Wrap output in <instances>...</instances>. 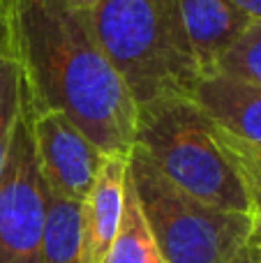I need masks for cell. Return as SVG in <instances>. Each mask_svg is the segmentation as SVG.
I'll return each mask as SVG.
<instances>
[{
	"mask_svg": "<svg viewBox=\"0 0 261 263\" xmlns=\"http://www.w3.org/2000/svg\"><path fill=\"white\" fill-rule=\"evenodd\" d=\"M7 51L32 111L65 114L104 155L132 153L137 104L83 12L63 0H7Z\"/></svg>",
	"mask_w": 261,
	"mask_h": 263,
	"instance_id": "obj_1",
	"label": "cell"
},
{
	"mask_svg": "<svg viewBox=\"0 0 261 263\" xmlns=\"http://www.w3.org/2000/svg\"><path fill=\"white\" fill-rule=\"evenodd\" d=\"M134 104L192 97L201 69L178 0H100L83 12Z\"/></svg>",
	"mask_w": 261,
	"mask_h": 263,
	"instance_id": "obj_2",
	"label": "cell"
},
{
	"mask_svg": "<svg viewBox=\"0 0 261 263\" xmlns=\"http://www.w3.org/2000/svg\"><path fill=\"white\" fill-rule=\"evenodd\" d=\"M132 150L141 153L174 187L201 203L252 213L225 134L192 97L139 106Z\"/></svg>",
	"mask_w": 261,
	"mask_h": 263,
	"instance_id": "obj_3",
	"label": "cell"
},
{
	"mask_svg": "<svg viewBox=\"0 0 261 263\" xmlns=\"http://www.w3.org/2000/svg\"><path fill=\"white\" fill-rule=\"evenodd\" d=\"M127 176L166 263H248L252 213L201 203L171 185L137 150L127 157Z\"/></svg>",
	"mask_w": 261,
	"mask_h": 263,
	"instance_id": "obj_4",
	"label": "cell"
},
{
	"mask_svg": "<svg viewBox=\"0 0 261 263\" xmlns=\"http://www.w3.org/2000/svg\"><path fill=\"white\" fill-rule=\"evenodd\" d=\"M44 185L35 155L28 97L0 171V263H40Z\"/></svg>",
	"mask_w": 261,
	"mask_h": 263,
	"instance_id": "obj_5",
	"label": "cell"
},
{
	"mask_svg": "<svg viewBox=\"0 0 261 263\" xmlns=\"http://www.w3.org/2000/svg\"><path fill=\"white\" fill-rule=\"evenodd\" d=\"M28 97V95H26ZM30 129L44 185L69 201H83L109 155L60 111H32Z\"/></svg>",
	"mask_w": 261,
	"mask_h": 263,
	"instance_id": "obj_6",
	"label": "cell"
},
{
	"mask_svg": "<svg viewBox=\"0 0 261 263\" xmlns=\"http://www.w3.org/2000/svg\"><path fill=\"white\" fill-rule=\"evenodd\" d=\"M127 157L109 155L81 201V263H102L118 236L127 187Z\"/></svg>",
	"mask_w": 261,
	"mask_h": 263,
	"instance_id": "obj_7",
	"label": "cell"
},
{
	"mask_svg": "<svg viewBox=\"0 0 261 263\" xmlns=\"http://www.w3.org/2000/svg\"><path fill=\"white\" fill-rule=\"evenodd\" d=\"M192 100L229 136L261 148V88L229 74L213 72L199 79Z\"/></svg>",
	"mask_w": 261,
	"mask_h": 263,
	"instance_id": "obj_8",
	"label": "cell"
},
{
	"mask_svg": "<svg viewBox=\"0 0 261 263\" xmlns=\"http://www.w3.org/2000/svg\"><path fill=\"white\" fill-rule=\"evenodd\" d=\"M178 7L201 77L215 72L220 58L250 26V18L229 0H178Z\"/></svg>",
	"mask_w": 261,
	"mask_h": 263,
	"instance_id": "obj_9",
	"label": "cell"
},
{
	"mask_svg": "<svg viewBox=\"0 0 261 263\" xmlns=\"http://www.w3.org/2000/svg\"><path fill=\"white\" fill-rule=\"evenodd\" d=\"M40 263H81V201L65 199L46 185Z\"/></svg>",
	"mask_w": 261,
	"mask_h": 263,
	"instance_id": "obj_10",
	"label": "cell"
},
{
	"mask_svg": "<svg viewBox=\"0 0 261 263\" xmlns=\"http://www.w3.org/2000/svg\"><path fill=\"white\" fill-rule=\"evenodd\" d=\"M102 263H166L157 250L155 240H153L146 219H143L141 205H139V199L134 194L129 176L127 187H125V205L118 236L111 242Z\"/></svg>",
	"mask_w": 261,
	"mask_h": 263,
	"instance_id": "obj_11",
	"label": "cell"
},
{
	"mask_svg": "<svg viewBox=\"0 0 261 263\" xmlns=\"http://www.w3.org/2000/svg\"><path fill=\"white\" fill-rule=\"evenodd\" d=\"M26 104V83L18 60L12 53H0V171L5 166L12 136Z\"/></svg>",
	"mask_w": 261,
	"mask_h": 263,
	"instance_id": "obj_12",
	"label": "cell"
},
{
	"mask_svg": "<svg viewBox=\"0 0 261 263\" xmlns=\"http://www.w3.org/2000/svg\"><path fill=\"white\" fill-rule=\"evenodd\" d=\"M215 72L261 88V21H250V26L220 58Z\"/></svg>",
	"mask_w": 261,
	"mask_h": 263,
	"instance_id": "obj_13",
	"label": "cell"
},
{
	"mask_svg": "<svg viewBox=\"0 0 261 263\" xmlns=\"http://www.w3.org/2000/svg\"><path fill=\"white\" fill-rule=\"evenodd\" d=\"M222 134H225L227 148H229L231 157L236 162V168H238L240 178H243V185L248 190L252 215L261 219V148L243 143V141L229 136L227 132H222Z\"/></svg>",
	"mask_w": 261,
	"mask_h": 263,
	"instance_id": "obj_14",
	"label": "cell"
},
{
	"mask_svg": "<svg viewBox=\"0 0 261 263\" xmlns=\"http://www.w3.org/2000/svg\"><path fill=\"white\" fill-rule=\"evenodd\" d=\"M238 12H243L250 21H261V0H229Z\"/></svg>",
	"mask_w": 261,
	"mask_h": 263,
	"instance_id": "obj_15",
	"label": "cell"
},
{
	"mask_svg": "<svg viewBox=\"0 0 261 263\" xmlns=\"http://www.w3.org/2000/svg\"><path fill=\"white\" fill-rule=\"evenodd\" d=\"M0 53L7 51V0H0Z\"/></svg>",
	"mask_w": 261,
	"mask_h": 263,
	"instance_id": "obj_16",
	"label": "cell"
},
{
	"mask_svg": "<svg viewBox=\"0 0 261 263\" xmlns=\"http://www.w3.org/2000/svg\"><path fill=\"white\" fill-rule=\"evenodd\" d=\"M63 3H67L69 7L79 9V12H86V9H90L92 5H97L100 0H63Z\"/></svg>",
	"mask_w": 261,
	"mask_h": 263,
	"instance_id": "obj_17",
	"label": "cell"
},
{
	"mask_svg": "<svg viewBox=\"0 0 261 263\" xmlns=\"http://www.w3.org/2000/svg\"><path fill=\"white\" fill-rule=\"evenodd\" d=\"M252 245L261 247V219L254 217V231H252Z\"/></svg>",
	"mask_w": 261,
	"mask_h": 263,
	"instance_id": "obj_18",
	"label": "cell"
},
{
	"mask_svg": "<svg viewBox=\"0 0 261 263\" xmlns=\"http://www.w3.org/2000/svg\"><path fill=\"white\" fill-rule=\"evenodd\" d=\"M248 263H261V247H257V245H252V247H250Z\"/></svg>",
	"mask_w": 261,
	"mask_h": 263,
	"instance_id": "obj_19",
	"label": "cell"
}]
</instances>
